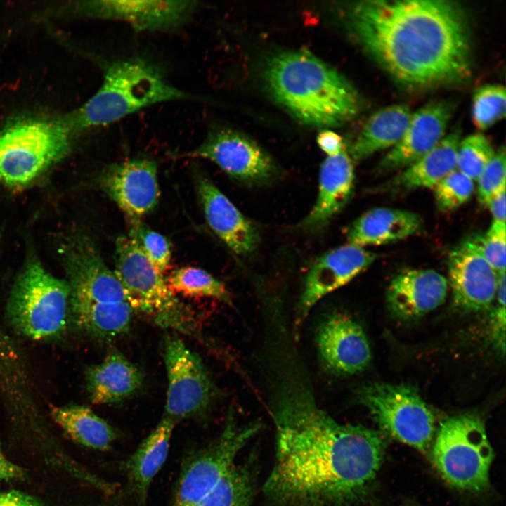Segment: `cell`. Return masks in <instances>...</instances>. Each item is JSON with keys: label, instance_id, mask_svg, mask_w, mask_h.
Instances as JSON below:
<instances>
[{"label": "cell", "instance_id": "cell-12", "mask_svg": "<svg viewBox=\"0 0 506 506\" xmlns=\"http://www.w3.org/2000/svg\"><path fill=\"white\" fill-rule=\"evenodd\" d=\"M70 299L91 302L127 301L121 283L84 234L67 238L60 249Z\"/></svg>", "mask_w": 506, "mask_h": 506}, {"label": "cell", "instance_id": "cell-24", "mask_svg": "<svg viewBox=\"0 0 506 506\" xmlns=\"http://www.w3.org/2000/svg\"><path fill=\"white\" fill-rule=\"evenodd\" d=\"M422 219L416 213L389 207L367 211L348 228L350 244L359 247L382 245L409 237L422 228Z\"/></svg>", "mask_w": 506, "mask_h": 506}, {"label": "cell", "instance_id": "cell-21", "mask_svg": "<svg viewBox=\"0 0 506 506\" xmlns=\"http://www.w3.org/2000/svg\"><path fill=\"white\" fill-rule=\"evenodd\" d=\"M447 291V280L434 270L409 269L401 271L391 281L387 301L395 316L413 320L440 306Z\"/></svg>", "mask_w": 506, "mask_h": 506}, {"label": "cell", "instance_id": "cell-32", "mask_svg": "<svg viewBox=\"0 0 506 506\" xmlns=\"http://www.w3.org/2000/svg\"><path fill=\"white\" fill-rule=\"evenodd\" d=\"M506 112L505 89L500 84H486L479 87L472 98L473 123L486 130L503 119Z\"/></svg>", "mask_w": 506, "mask_h": 506}, {"label": "cell", "instance_id": "cell-37", "mask_svg": "<svg viewBox=\"0 0 506 506\" xmlns=\"http://www.w3.org/2000/svg\"><path fill=\"white\" fill-rule=\"evenodd\" d=\"M476 235L482 253L489 264L498 273L505 271V223L493 221L484 234Z\"/></svg>", "mask_w": 506, "mask_h": 506}, {"label": "cell", "instance_id": "cell-10", "mask_svg": "<svg viewBox=\"0 0 506 506\" xmlns=\"http://www.w3.org/2000/svg\"><path fill=\"white\" fill-rule=\"evenodd\" d=\"M260 428L259 422L239 423L230 410L219 435L183 460L169 506L190 505L209 492L237 463Z\"/></svg>", "mask_w": 506, "mask_h": 506}, {"label": "cell", "instance_id": "cell-22", "mask_svg": "<svg viewBox=\"0 0 506 506\" xmlns=\"http://www.w3.org/2000/svg\"><path fill=\"white\" fill-rule=\"evenodd\" d=\"M353 186V161L345 150L327 157L320 167L318 197L304 220V228L309 231L323 228L348 202Z\"/></svg>", "mask_w": 506, "mask_h": 506}, {"label": "cell", "instance_id": "cell-34", "mask_svg": "<svg viewBox=\"0 0 506 506\" xmlns=\"http://www.w3.org/2000/svg\"><path fill=\"white\" fill-rule=\"evenodd\" d=\"M130 225L129 236L163 273L168 268L171 261V246L168 240L163 235L150 229L141 219L130 221Z\"/></svg>", "mask_w": 506, "mask_h": 506}, {"label": "cell", "instance_id": "cell-8", "mask_svg": "<svg viewBox=\"0 0 506 506\" xmlns=\"http://www.w3.org/2000/svg\"><path fill=\"white\" fill-rule=\"evenodd\" d=\"M115 275L133 309L147 315L159 326L193 335V316L169 288L166 278L129 236L115 242Z\"/></svg>", "mask_w": 506, "mask_h": 506}, {"label": "cell", "instance_id": "cell-14", "mask_svg": "<svg viewBox=\"0 0 506 506\" xmlns=\"http://www.w3.org/2000/svg\"><path fill=\"white\" fill-rule=\"evenodd\" d=\"M196 1H78L71 6L79 17L117 21L138 32H168L188 22L198 8Z\"/></svg>", "mask_w": 506, "mask_h": 506}, {"label": "cell", "instance_id": "cell-42", "mask_svg": "<svg viewBox=\"0 0 506 506\" xmlns=\"http://www.w3.org/2000/svg\"><path fill=\"white\" fill-rule=\"evenodd\" d=\"M505 188H503L495 194L487 205L494 221L505 223Z\"/></svg>", "mask_w": 506, "mask_h": 506}, {"label": "cell", "instance_id": "cell-44", "mask_svg": "<svg viewBox=\"0 0 506 506\" xmlns=\"http://www.w3.org/2000/svg\"></svg>", "mask_w": 506, "mask_h": 506}, {"label": "cell", "instance_id": "cell-11", "mask_svg": "<svg viewBox=\"0 0 506 506\" xmlns=\"http://www.w3.org/2000/svg\"><path fill=\"white\" fill-rule=\"evenodd\" d=\"M163 347L168 379L163 417L176 424L206 415L217 389L201 358L176 335L166 337Z\"/></svg>", "mask_w": 506, "mask_h": 506}, {"label": "cell", "instance_id": "cell-25", "mask_svg": "<svg viewBox=\"0 0 506 506\" xmlns=\"http://www.w3.org/2000/svg\"><path fill=\"white\" fill-rule=\"evenodd\" d=\"M90 400L96 404L123 401L134 394L143 383L140 370L118 351L110 353L85 374Z\"/></svg>", "mask_w": 506, "mask_h": 506}, {"label": "cell", "instance_id": "cell-35", "mask_svg": "<svg viewBox=\"0 0 506 506\" xmlns=\"http://www.w3.org/2000/svg\"><path fill=\"white\" fill-rule=\"evenodd\" d=\"M434 188L437 208L447 212L455 210L471 198L474 184L472 179L456 169Z\"/></svg>", "mask_w": 506, "mask_h": 506}, {"label": "cell", "instance_id": "cell-5", "mask_svg": "<svg viewBox=\"0 0 506 506\" xmlns=\"http://www.w3.org/2000/svg\"><path fill=\"white\" fill-rule=\"evenodd\" d=\"M6 314L12 328L32 340L61 337L70 320V290L65 280L28 256L9 294Z\"/></svg>", "mask_w": 506, "mask_h": 506}, {"label": "cell", "instance_id": "cell-15", "mask_svg": "<svg viewBox=\"0 0 506 506\" xmlns=\"http://www.w3.org/2000/svg\"><path fill=\"white\" fill-rule=\"evenodd\" d=\"M448 267L455 306L465 311L488 309L495 298L498 273L485 259L476 235L452 249Z\"/></svg>", "mask_w": 506, "mask_h": 506}, {"label": "cell", "instance_id": "cell-9", "mask_svg": "<svg viewBox=\"0 0 506 506\" xmlns=\"http://www.w3.org/2000/svg\"><path fill=\"white\" fill-rule=\"evenodd\" d=\"M355 396L382 433L429 455L437 431L436 417L415 388L374 382L359 387Z\"/></svg>", "mask_w": 506, "mask_h": 506}, {"label": "cell", "instance_id": "cell-18", "mask_svg": "<svg viewBox=\"0 0 506 506\" xmlns=\"http://www.w3.org/2000/svg\"><path fill=\"white\" fill-rule=\"evenodd\" d=\"M157 163L148 158H134L107 167L100 179L105 193L131 220L151 212L160 198Z\"/></svg>", "mask_w": 506, "mask_h": 506}, {"label": "cell", "instance_id": "cell-30", "mask_svg": "<svg viewBox=\"0 0 506 506\" xmlns=\"http://www.w3.org/2000/svg\"><path fill=\"white\" fill-rule=\"evenodd\" d=\"M254 486L248 465L236 463L209 492L188 506H249Z\"/></svg>", "mask_w": 506, "mask_h": 506}, {"label": "cell", "instance_id": "cell-23", "mask_svg": "<svg viewBox=\"0 0 506 506\" xmlns=\"http://www.w3.org/2000/svg\"><path fill=\"white\" fill-rule=\"evenodd\" d=\"M460 140L458 130L446 135L433 149L384 183L377 190L401 193L434 187L456 169L457 150Z\"/></svg>", "mask_w": 506, "mask_h": 506}, {"label": "cell", "instance_id": "cell-43", "mask_svg": "<svg viewBox=\"0 0 506 506\" xmlns=\"http://www.w3.org/2000/svg\"><path fill=\"white\" fill-rule=\"evenodd\" d=\"M406 506H420V505L415 502L408 500L406 502Z\"/></svg>", "mask_w": 506, "mask_h": 506}, {"label": "cell", "instance_id": "cell-27", "mask_svg": "<svg viewBox=\"0 0 506 506\" xmlns=\"http://www.w3.org/2000/svg\"><path fill=\"white\" fill-rule=\"evenodd\" d=\"M412 112L405 105H392L372 114L351 145L349 155L353 162L391 148L401 139Z\"/></svg>", "mask_w": 506, "mask_h": 506}, {"label": "cell", "instance_id": "cell-26", "mask_svg": "<svg viewBox=\"0 0 506 506\" xmlns=\"http://www.w3.org/2000/svg\"><path fill=\"white\" fill-rule=\"evenodd\" d=\"M163 417L124 462L138 506H145L151 483L164 464L175 426Z\"/></svg>", "mask_w": 506, "mask_h": 506}, {"label": "cell", "instance_id": "cell-40", "mask_svg": "<svg viewBox=\"0 0 506 506\" xmlns=\"http://www.w3.org/2000/svg\"><path fill=\"white\" fill-rule=\"evenodd\" d=\"M493 337L499 348L505 352V304L497 301L493 314Z\"/></svg>", "mask_w": 506, "mask_h": 506}, {"label": "cell", "instance_id": "cell-31", "mask_svg": "<svg viewBox=\"0 0 506 506\" xmlns=\"http://www.w3.org/2000/svg\"><path fill=\"white\" fill-rule=\"evenodd\" d=\"M166 282L174 294L195 298L212 297L231 304L225 285L202 268L193 266L176 268L170 273Z\"/></svg>", "mask_w": 506, "mask_h": 506}, {"label": "cell", "instance_id": "cell-17", "mask_svg": "<svg viewBox=\"0 0 506 506\" xmlns=\"http://www.w3.org/2000/svg\"><path fill=\"white\" fill-rule=\"evenodd\" d=\"M316 347L322 364L335 375L360 372L371 360L362 327L343 312H332L322 320L317 329Z\"/></svg>", "mask_w": 506, "mask_h": 506}, {"label": "cell", "instance_id": "cell-36", "mask_svg": "<svg viewBox=\"0 0 506 506\" xmlns=\"http://www.w3.org/2000/svg\"><path fill=\"white\" fill-rule=\"evenodd\" d=\"M506 157L505 148L495 152L486 167L478 181V200L481 205H488L490 200L499 191L505 188Z\"/></svg>", "mask_w": 506, "mask_h": 506}, {"label": "cell", "instance_id": "cell-19", "mask_svg": "<svg viewBox=\"0 0 506 506\" xmlns=\"http://www.w3.org/2000/svg\"><path fill=\"white\" fill-rule=\"evenodd\" d=\"M454 108L452 101L442 100L412 113L401 139L379 162L377 173L403 169L433 149L446 136Z\"/></svg>", "mask_w": 506, "mask_h": 506}, {"label": "cell", "instance_id": "cell-33", "mask_svg": "<svg viewBox=\"0 0 506 506\" xmlns=\"http://www.w3.org/2000/svg\"><path fill=\"white\" fill-rule=\"evenodd\" d=\"M495 152L488 139L483 134H471L460 140L457 150L456 169L477 181L492 160Z\"/></svg>", "mask_w": 506, "mask_h": 506}, {"label": "cell", "instance_id": "cell-6", "mask_svg": "<svg viewBox=\"0 0 506 506\" xmlns=\"http://www.w3.org/2000/svg\"><path fill=\"white\" fill-rule=\"evenodd\" d=\"M75 134L62 119L18 118L0 130V184L29 185L70 151Z\"/></svg>", "mask_w": 506, "mask_h": 506}, {"label": "cell", "instance_id": "cell-28", "mask_svg": "<svg viewBox=\"0 0 506 506\" xmlns=\"http://www.w3.org/2000/svg\"><path fill=\"white\" fill-rule=\"evenodd\" d=\"M133 309L127 301L91 302L70 299V320L81 331L111 338L129 330Z\"/></svg>", "mask_w": 506, "mask_h": 506}, {"label": "cell", "instance_id": "cell-16", "mask_svg": "<svg viewBox=\"0 0 506 506\" xmlns=\"http://www.w3.org/2000/svg\"><path fill=\"white\" fill-rule=\"evenodd\" d=\"M376 254L362 247L347 244L322 254L311 266L295 315V326L325 296L344 286L367 268Z\"/></svg>", "mask_w": 506, "mask_h": 506}, {"label": "cell", "instance_id": "cell-20", "mask_svg": "<svg viewBox=\"0 0 506 506\" xmlns=\"http://www.w3.org/2000/svg\"><path fill=\"white\" fill-rule=\"evenodd\" d=\"M195 181L211 229L235 253L245 256L254 251L259 237L252 223L207 176L197 174Z\"/></svg>", "mask_w": 506, "mask_h": 506}, {"label": "cell", "instance_id": "cell-1", "mask_svg": "<svg viewBox=\"0 0 506 506\" xmlns=\"http://www.w3.org/2000/svg\"><path fill=\"white\" fill-rule=\"evenodd\" d=\"M263 360L275 433L266 493L280 504L298 506H342L360 500L382 463V432L341 424L320 408L292 339L270 343Z\"/></svg>", "mask_w": 506, "mask_h": 506}, {"label": "cell", "instance_id": "cell-3", "mask_svg": "<svg viewBox=\"0 0 506 506\" xmlns=\"http://www.w3.org/2000/svg\"><path fill=\"white\" fill-rule=\"evenodd\" d=\"M262 74L275 100L302 123L337 126L358 112L360 100L351 84L309 51L275 53L264 63Z\"/></svg>", "mask_w": 506, "mask_h": 506}, {"label": "cell", "instance_id": "cell-7", "mask_svg": "<svg viewBox=\"0 0 506 506\" xmlns=\"http://www.w3.org/2000/svg\"><path fill=\"white\" fill-rule=\"evenodd\" d=\"M429 455L439 474L451 487L471 493L489 488L494 453L478 415L466 413L441 423Z\"/></svg>", "mask_w": 506, "mask_h": 506}, {"label": "cell", "instance_id": "cell-13", "mask_svg": "<svg viewBox=\"0 0 506 506\" xmlns=\"http://www.w3.org/2000/svg\"><path fill=\"white\" fill-rule=\"evenodd\" d=\"M189 156L207 159L231 178L248 185H264L274 180L278 168L257 143L228 129H213Z\"/></svg>", "mask_w": 506, "mask_h": 506}, {"label": "cell", "instance_id": "cell-2", "mask_svg": "<svg viewBox=\"0 0 506 506\" xmlns=\"http://www.w3.org/2000/svg\"><path fill=\"white\" fill-rule=\"evenodd\" d=\"M364 51L395 81L411 89L453 84L471 71L465 12L446 0H367L348 13Z\"/></svg>", "mask_w": 506, "mask_h": 506}, {"label": "cell", "instance_id": "cell-38", "mask_svg": "<svg viewBox=\"0 0 506 506\" xmlns=\"http://www.w3.org/2000/svg\"><path fill=\"white\" fill-rule=\"evenodd\" d=\"M317 143L327 157L335 156L344 150L342 137L329 129H323L318 133Z\"/></svg>", "mask_w": 506, "mask_h": 506}, {"label": "cell", "instance_id": "cell-29", "mask_svg": "<svg viewBox=\"0 0 506 506\" xmlns=\"http://www.w3.org/2000/svg\"><path fill=\"white\" fill-rule=\"evenodd\" d=\"M51 414L68 436L87 448L108 450L117 438L114 428L86 406L76 404L55 406Z\"/></svg>", "mask_w": 506, "mask_h": 506}, {"label": "cell", "instance_id": "cell-4", "mask_svg": "<svg viewBox=\"0 0 506 506\" xmlns=\"http://www.w3.org/2000/svg\"><path fill=\"white\" fill-rule=\"evenodd\" d=\"M170 84L152 63L139 58L107 65L96 93L64 118L74 134L105 126L153 105L192 98Z\"/></svg>", "mask_w": 506, "mask_h": 506}, {"label": "cell", "instance_id": "cell-41", "mask_svg": "<svg viewBox=\"0 0 506 506\" xmlns=\"http://www.w3.org/2000/svg\"><path fill=\"white\" fill-rule=\"evenodd\" d=\"M23 470L11 462L4 454L0 444V481L23 478Z\"/></svg>", "mask_w": 506, "mask_h": 506}, {"label": "cell", "instance_id": "cell-39", "mask_svg": "<svg viewBox=\"0 0 506 506\" xmlns=\"http://www.w3.org/2000/svg\"><path fill=\"white\" fill-rule=\"evenodd\" d=\"M0 506H44L35 498L18 491L0 493Z\"/></svg>", "mask_w": 506, "mask_h": 506}]
</instances>
